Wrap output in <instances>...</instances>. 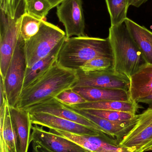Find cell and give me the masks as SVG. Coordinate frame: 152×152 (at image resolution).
<instances>
[{
    "label": "cell",
    "mask_w": 152,
    "mask_h": 152,
    "mask_svg": "<svg viewBox=\"0 0 152 152\" xmlns=\"http://www.w3.org/2000/svg\"><path fill=\"white\" fill-rule=\"evenodd\" d=\"M78 80L77 71L61 66L56 61L45 73L23 88L16 106L26 110L72 88Z\"/></svg>",
    "instance_id": "6da1fadb"
},
{
    "label": "cell",
    "mask_w": 152,
    "mask_h": 152,
    "mask_svg": "<svg viewBox=\"0 0 152 152\" xmlns=\"http://www.w3.org/2000/svg\"><path fill=\"white\" fill-rule=\"evenodd\" d=\"M100 57L113 58L109 38L85 35L67 37L62 44L57 61L65 68L77 71L90 60Z\"/></svg>",
    "instance_id": "7a4b0ae2"
},
{
    "label": "cell",
    "mask_w": 152,
    "mask_h": 152,
    "mask_svg": "<svg viewBox=\"0 0 152 152\" xmlns=\"http://www.w3.org/2000/svg\"><path fill=\"white\" fill-rule=\"evenodd\" d=\"M108 38L112 50L113 70L130 79L131 76L147 63L142 53L125 23L111 26Z\"/></svg>",
    "instance_id": "3957f363"
},
{
    "label": "cell",
    "mask_w": 152,
    "mask_h": 152,
    "mask_svg": "<svg viewBox=\"0 0 152 152\" xmlns=\"http://www.w3.org/2000/svg\"><path fill=\"white\" fill-rule=\"evenodd\" d=\"M67 38L66 33L57 26L42 20L39 31L29 41L25 42L27 68L47 56L60 42Z\"/></svg>",
    "instance_id": "277c9868"
},
{
    "label": "cell",
    "mask_w": 152,
    "mask_h": 152,
    "mask_svg": "<svg viewBox=\"0 0 152 152\" xmlns=\"http://www.w3.org/2000/svg\"><path fill=\"white\" fill-rule=\"evenodd\" d=\"M24 47L25 41L20 34L6 75L2 78L9 106H16L23 89L27 69Z\"/></svg>",
    "instance_id": "5b68a950"
},
{
    "label": "cell",
    "mask_w": 152,
    "mask_h": 152,
    "mask_svg": "<svg viewBox=\"0 0 152 152\" xmlns=\"http://www.w3.org/2000/svg\"><path fill=\"white\" fill-rule=\"evenodd\" d=\"M0 74L4 78L19 37V19H12L1 10Z\"/></svg>",
    "instance_id": "8992f818"
},
{
    "label": "cell",
    "mask_w": 152,
    "mask_h": 152,
    "mask_svg": "<svg viewBox=\"0 0 152 152\" xmlns=\"http://www.w3.org/2000/svg\"><path fill=\"white\" fill-rule=\"evenodd\" d=\"M76 71L78 80L73 88L95 87L128 91L129 89L130 79L116 73L113 69L86 73L79 69Z\"/></svg>",
    "instance_id": "52a82bcc"
},
{
    "label": "cell",
    "mask_w": 152,
    "mask_h": 152,
    "mask_svg": "<svg viewBox=\"0 0 152 152\" xmlns=\"http://www.w3.org/2000/svg\"><path fill=\"white\" fill-rule=\"evenodd\" d=\"M120 145L134 148L137 152L152 151V107L138 115L136 124Z\"/></svg>",
    "instance_id": "ba28073f"
},
{
    "label": "cell",
    "mask_w": 152,
    "mask_h": 152,
    "mask_svg": "<svg viewBox=\"0 0 152 152\" xmlns=\"http://www.w3.org/2000/svg\"><path fill=\"white\" fill-rule=\"evenodd\" d=\"M50 131L59 136L70 140L90 152H135L134 148L120 145L117 139L107 135L101 136L83 135L56 129Z\"/></svg>",
    "instance_id": "9c48e42d"
},
{
    "label": "cell",
    "mask_w": 152,
    "mask_h": 152,
    "mask_svg": "<svg viewBox=\"0 0 152 152\" xmlns=\"http://www.w3.org/2000/svg\"><path fill=\"white\" fill-rule=\"evenodd\" d=\"M56 13L65 27L67 38L85 35L82 0H65L57 6Z\"/></svg>",
    "instance_id": "30bf717a"
},
{
    "label": "cell",
    "mask_w": 152,
    "mask_h": 152,
    "mask_svg": "<svg viewBox=\"0 0 152 152\" xmlns=\"http://www.w3.org/2000/svg\"><path fill=\"white\" fill-rule=\"evenodd\" d=\"M29 113H43L65 119L85 126L101 134H105L97 125L82 115L61 102L56 98H52L27 108Z\"/></svg>",
    "instance_id": "8fae6325"
},
{
    "label": "cell",
    "mask_w": 152,
    "mask_h": 152,
    "mask_svg": "<svg viewBox=\"0 0 152 152\" xmlns=\"http://www.w3.org/2000/svg\"><path fill=\"white\" fill-rule=\"evenodd\" d=\"M30 142H36L51 152H90L76 143L51 131H46L38 125L32 127Z\"/></svg>",
    "instance_id": "7c38bea8"
},
{
    "label": "cell",
    "mask_w": 152,
    "mask_h": 152,
    "mask_svg": "<svg viewBox=\"0 0 152 152\" xmlns=\"http://www.w3.org/2000/svg\"><path fill=\"white\" fill-rule=\"evenodd\" d=\"M32 124L45 127L50 129H56L83 135L104 136L85 126L54 115L43 113H29Z\"/></svg>",
    "instance_id": "4fadbf2b"
},
{
    "label": "cell",
    "mask_w": 152,
    "mask_h": 152,
    "mask_svg": "<svg viewBox=\"0 0 152 152\" xmlns=\"http://www.w3.org/2000/svg\"><path fill=\"white\" fill-rule=\"evenodd\" d=\"M0 152H20L18 137L8 102L0 107Z\"/></svg>",
    "instance_id": "5bb4252c"
},
{
    "label": "cell",
    "mask_w": 152,
    "mask_h": 152,
    "mask_svg": "<svg viewBox=\"0 0 152 152\" xmlns=\"http://www.w3.org/2000/svg\"><path fill=\"white\" fill-rule=\"evenodd\" d=\"M67 106L97 125L104 134L117 139L119 143L134 126L138 118L129 121L121 122L111 121L90 114L84 110L73 109Z\"/></svg>",
    "instance_id": "9a60e30c"
},
{
    "label": "cell",
    "mask_w": 152,
    "mask_h": 152,
    "mask_svg": "<svg viewBox=\"0 0 152 152\" xmlns=\"http://www.w3.org/2000/svg\"><path fill=\"white\" fill-rule=\"evenodd\" d=\"M128 92L130 100L136 102L152 94V64L145 63L131 76Z\"/></svg>",
    "instance_id": "2e32d148"
},
{
    "label": "cell",
    "mask_w": 152,
    "mask_h": 152,
    "mask_svg": "<svg viewBox=\"0 0 152 152\" xmlns=\"http://www.w3.org/2000/svg\"><path fill=\"white\" fill-rule=\"evenodd\" d=\"M9 109L18 137L20 151L28 152L32 127L30 114L28 111L16 106H9Z\"/></svg>",
    "instance_id": "e0dca14e"
},
{
    "label": "cell",
    "mask_w": 152,
    "mask_h": 152,
    "mask_svg": "<svg viewBox=\"0 0 152 152\" xmlns=\"http://www.w3.org/2000/svg\"><path fill=\"white\" fill-rule=\"evenodd\" d=\"M72 89L81 95L87 102L131 101L128 91L122 89L95 87H75Z\"/></svg>",
    "instance_id": "ac0fdd59"
},
{
    "label": "cell",
    "mask_w": 152,
    "mask_h": 152,
    "mask_svg": "<svg viewBox=\"0 0 152 152\" xmlns=\"http://www.w3.org/2000/svg\"><path fill=\"white\" fill-rule=\"evenodd\" d=\"M69 107L78 110H98L118 111L130 113L133 114H136L139 108L138 103L136 102L132 101L87 102Z\"/></svg>",
    "instance_id": "d6986e66"
},
{
    "label": "cell",
    "mask_w": 152,
    "mask_h": 152,
    "mask_svg": "<svg viewBox=\"0 0 152 152\" xmlns=\"http://www.w3.org/2000/svg\"><path fill=\"white\" fill-rule=\"evenodd\" d=\"M65 40L60 42L47 56L36 62L31 67L27 68L23 89L43 75L57 61L58 55Z\"/></svg>",
    "instance_id": "ffe728a7"
},
{
    "label": "cell",
    "mask_w": 152,
    "mask_h": 152,
    "mask_svg": "<svg viewBox=\"0 0 152 152\" xmlns=\"http://www.w3.org/2000/svg\"><path fill=\"white\" fill-rule=\"evenodd\" d=\"M124 23L146 63L152 64V43L145 33V27L128 18L125 20Z\"/></svg>",
    "instance_id": "44dd1931"
},
{
    "label": "cell",
    "mask_w": 152,
    "mask_h": 152,
    "mask_svg": "<svg viewBox=\"0 0 152 152\" xmlns=\"http://www.w3.org/2000/svg\"><path fill=\"white\" fill-rule=\"evenodd\" d=\"M110 17L112 26L123 24L127 18L130 0H105Z\"/></svg>",
    "instance_id": "7402d4cb"
},
{
    "label": "cell",
    "mask_w": 152,
    "mask_h": 152,
    "mask_svg": "<svg viewBox=\"0 0 152 152\" xmlns=\"http://www.w3.org/2000/svg\"><path fill=\"white\" fill-rule=\"evenodd\" d=\"M43 20L27 13L22 15L20 21V34L25 42L29 41L39 31Z\"/></svg>",
    "instance_id": "603a6c76"
},
{
    "label": "cell",
    "mask_w": 152,
    "mask_h": 152,
    "mask_svg": "<svg viewBox=\"0 0 152 152\" xmlns=\"http://www.w3.org/2000/svg\"><path fill=\"white\" fill-rule=\"evenodd\" d=\"M26 0H0L1 10L16 20L26 13Z\"/></svg>",
    "instance_id": "cb8c5ba5"
},
{
    "label": "cell",
    "mask_w": 152,
    "mask_h": 152,
    "mask_svg": "<svg viewBox=\"0 0 152 152\" xmlns=\"http://www.w3.org/2000/svg\"><path fill=\"white\" fill-rule=\"evenodd\" d=\"M93 115L111 121L121 122L129 121L138 118V115L118 111L98 110H82Z\"/></svg>",
    "instance_id": "d4e9b609"
},
{
    "label": "cell",
    "mask_w": 152,
    "mask_h": 152,
    "mask_svg": "<svg viewBox=\"0 0 152 152\" xmlns=\"http://www.w3.org/2000/svg\"><path fill=\"white\" fill-rule=\"evenodd\" d=\"M26 11L29 15L43 20L50 10L53 9L47 0H26Z\"/></svg>",
    "instance_id": "484cf974"
},
{
    "label": "cell",
    "mask_w": 152,
    "mask_h": 152,
    "mask_svg": "<svg viewBox=\"0 0 152 152\" xmlns=\"http://www.w3.org/2000/svg\"><path fill=\"white\" fill-rule=\"evenodd\" d=\"M112 57H100L90 60L81 66L79 70L84 72H92L113 69Z\"/></svg>",
    "instance_id": "4316f807"
},
{
    "label": "cell",
    "mask_w": 152,
    "mask_h": 152,
    "mask_svg": "<svg viewBox=\"0 0 152 152\" xmlns=\"http://www.w3.org/2000/svg\"><path fill=\"white\" fill-rule=\"evenodd\" d=\"M55 98L65 105L73 106L87 102L86 100L72 88L67 89L58 95Z\"/></svg>",
    "instance_id": "83f0119b"
},
{
    "label": "cell",
    "mask_w": 152,
    "mask_h": 152,
    "mask_svg": "<svg viewBox=\"0 0 152 152\" xmlns=\"http://www.w3.org/2000/svg\"><path fill=\"white\" fill-rule=\"evenodd\" d=\"M7 103V96L2 78H0V107Z\"/></svg>",
    "instance_id": "f1b7e54d"
},
{
    "label": "cell",
    "mask_w": 152,
    "mask_h": 152,
    "mask_svg": "<svg viewBox=\"0 0 152 152\" xmlns=\"http://www.w3.org/2000/svg\"><path fill=\"white\" fill-rule=\"evenodd\" d=\"M137 102V103H142L146 104H149L150 107H152V94L139 99Z\"/></svg>",
    "instance_id": "f546056e"
},
{
    "label": "cell",
    "mask_w": 152,
    "mask_h": 152,
    "mask_svg": "<svg viewBox=\"0 0 152 152\" xmlns=\"http://www.w3.org/2000/svg\"><path fill=\"white\" fill-rule=\"evenodd\" d=\"M148 0H130V5L136 7H139Z\"/></svg>",
    "instance_id": "4dcf8cb0"
},
{
    "label": "cell",
    "mask_w": 152,
    "mask_h": 152,
    "mask_svg": "<svg viewBox=\"0 0 152 152\" xmlns=\"http://www.w3.org/2000/svg\"><path fill=\"white\" fill-rule=\"evenodd\" d=\"M51 5L52 8L57 7L65 0H47Z\"/></svg>",
    "instance_id": "1f68e13d"
},
{
    "label": "cell",
    "mask_w": 152,
    "mask_h": 152,
    "mask_svg": "<svg viewBox=\"0 0 152 152\" xmlns=\"http://www.w3.org/2000/svg\"><path fill=\"white\" fill-rule=\"evenodd\" d=\"M145 31L146 33V35H147V37H148V38H149L150 41H151V42L152 43V31H150L149 29L146 28H145Z\"/></svg>",
    "instance_id": "d6a6232c"
},
{
    "label": "cell",
    "mask_w": 152,
    "mask_h": 152,
    "mask_svg": "<svg viewBox=\"0 0 152 152\" xmlns=\"http://www.w3.org/2000/svg\"></svg>",
    "instance_id": "836d02e7"
}]
</instances>
